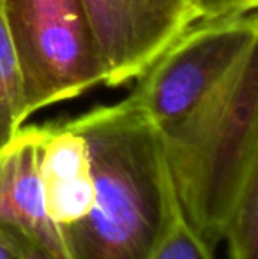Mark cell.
Here are the masks:
<instances>
[{
	"instance_id": "6da1fadb",
	"label": "cell",
	"mask_w": 258,
	"mask_h": 259,
	"mask_svg": "<svg viewBox=\"0 0 258 259\" xmlns=\"http://www.w3.org/2000/svg\"><path fill=\"white\" fill-rule=\"evenodd\" d=\"M71 123L89 148L94 198L64 242V259H147L175 194L161 131L131 96Z\"/></svg>"
},
{
	"instance_id": "7a4b0ae2",
	"label": "cell",
	"mask_w": 258,
	"mask_h": 259,
	"mask_svg": "<svg viewBox=\"0 0 258 259\" xmlns=\"http://www.w3.org/2000/svg\"><path fill=\"white\" fill-rule=\"evenodd\" d=\"M173 191L214 247L249 171L258 167V57L246 55L186 115L159 127Z\"/></svg>"
},
{
	"instance_id": "3957f363",
	"label": "cell",
	"mask_w": 258,
	"mask_h": 259,
	"mask_svg": "<svg viewBox=\"0 0 258 259\" xmlns=\"http://www.w3.org/2000/svg\"><path fill=\"white\" fill-rule=\"evenodd\" d=\"M23 76L28 115L104 83L83 0H0Z\"/></svg>"
},
{
	"instance_id": "277c9868",
	"label": "cell",
	"mask_w": 258,
	"mask_h": 259,
	"mask_svg": "<svg viewBox=\"0 0 258 259\" xmlns=\"http://www.w3.org/2000/svg\"><path fill=\"white\" fill-rule=\"evenodd\" d=\"M256 45V11L202 18L138 76L131 99L158 127L168 125L219 85Z\"/></svg>"
},
{
	"instance_id": "5b68a950",
	"label": "cell",
	"mask_w": 258,
	"mask_h": 259,
	"mask_svg": "<svg viewBox=\"0 0 258 259\" xmlns=\"http://www.w3.org/2000/svg\"><path fill=\"white\" fill-rule=\"evenodd\" d=\"M104 67V85L136 79L202 20L190 0H83Z\"/></svg>"
},
{
	"instance_id": "8992f818",
	"label": "cell",
	"mask_w": 258,
	"mask_h": 259,
	"mask_svg": "<svg viewBox=\"0 0 258 259\" xmlns=\"http://www.w3.org/2000/svg\"><path fill=\"white\" fill-rule=\"evenodd\" d=\"M39 180L45 213L62 252L64 242L87 217L94 198L89 148L71 120L41 125Z\"/></svg>"
},
{
	"instance_id": "52a82bcc",
	"label": "cell",
	"mask_w": 258,
	"mask_h": 259,
	"mask_svg": "<svg viewBox=\"0 0 258 259\" xmlns=\"http://www.w3.org/2000/svg\"><path fill=\"white\" fill-rule=\"evenodd\" d=\"M39 145L41 127H21L0 152V221L23 229L39 247L64 259L43 206Z\"/></svg>"
},
{
	"instance_id": "ba28073f",
	"label": "cell",
	"mask_w": 258,
	"mask_h": 259,
	"mask_svg": "<svg viewBox=\"0 0 258 259\" xmlns=\"http://www.w3.org/2000/svg\"><path fill=\"white\" fill-rule=\"evenodd\" d=\"M28 116L23 76L0 2V152L14 140Z\"/></svg>"
},
{
	"instance_id": "9c48e42d",
	"label": "cell",
	"mask_w": 258,
	"mask_h": 259,
	"mask_svg": "<svg viewBox=\"0 0 258 259\" xmlns=\"http://www.w3.org/2000/svg\"><path fill=\"white\" fill-rule=\"evenodd\" d=\"M221 238L232 259H258V167L249 171L225 217Z\"/></svg>"
},
{
	"instance_id": "30bf717a",
	"label": "cell",
	"mask_w": 258,
	"mask_h": 259,
	"mask_svg": "<svg viewBox=\"0 0 258 259\" xmlns=\"http://www.w3.org/2000/svg\"><path fill=\"white\" fill-rule=\"evenodd\" d=\"M147 259H214L212 247L190 224L175 194L165 231Z\"/></svg>"
},
{
	"instance_id": "8fae6325",
	"label": "cell",
	"mask_w": 258,
	"mask_h": 259,
	"mask_svg": "<svg viewBox=\"0 0 258 259\" xmlns=\"http://www.w3.org/2000/svg\"><path fill=\"white\" fill-rule=\"evenodd\" d=\"M35 247L39 245L23 229L0 221V259H25Z\"/></svg>"
},
{
	"instance_id": "7c38bea8",
	"label": "cell",
	"mask_w": 258,
	"mask_h": 259,
	"mask_svg": "<svg viewBox=\"0 0 258 259\" xmlns=\"http://www.w3.org/2000/svg\"><path fill=\"white\" fill-rule=\"evenodd\" d=\"M200 18H219L256 11L258 0H190Z\"/></svg>"
},
{
	"instance_id": "4fadbf2b",
	"label": "cell",
	"mask_w": 258,
	"mask_h": 259,
	"mask_svg": "<svg viewBox=\"0 0 258 259\" xmlns=\"http://www.w3.org/2000/svg\"><path fill=\"white\" fill-rule=\"evenodd\" d=\"M25 259H60V257H57L55 254H52L50 250H45L43 247H35V249L30 250V254Z\"/></svg>"
}]
</instances>
